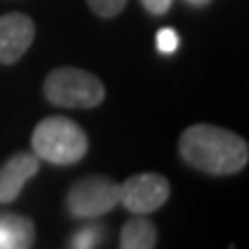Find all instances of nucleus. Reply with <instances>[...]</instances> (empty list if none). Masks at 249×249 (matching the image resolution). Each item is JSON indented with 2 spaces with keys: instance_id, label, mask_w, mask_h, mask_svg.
<instances>
[{
  "instance_id": "1",
  "label": "nucleus",
  "mask_w": 249,
  "mask_h": 249,
  "mask_svg": "<svg viewBox=\"0 0 249 249\" xmlns=\"http://www.w3.org/2000/svg\"><path fill=\"white\" fill-rule=\"evenodd\" d=\"M178 150L189 166L210 176L240 173L249 160V145L240 134L205 123L187 127L180 136Z\"/></svg>"
},
{
  "instance_id": "2",
  "label": "nucleus",
  "mask_w": 249,
  "mask_h": 249,
  "mask_svg": "<svg viewBox=\"0 0 249 249\" xmlns=\"http://www.w3.org/2000/svg\"><path fill=\"white\" fill-rule=\"evenodd\" d=\"M33 152L55 166H70L86 157L88 134L65 116L44 118L33 132Z\"/></svg>"
},
{
  "instance_id": "3",
  "label": "nucleus",
  "mask_w": 249,
  "mask_h": 249,
  "mask_svg": "<svg viewBox=\"0 0 249 249\" xmlns=\"http://www.w3.org/2000/svg\"><path fill=\"white\" fill-rule=\"evenodd\" d=\"M46 99L62 108H95L104 102V83L76 67H58L44 81Z\"/></svg>"
},
{
  "instance_id": "4",
  "label": "nucleus",
  "mask_w": 249,
  "mask_h": 249,
  "mask_svg": "<svg viewBox=\"0 0 249 249\" xmlns=\"http://www.w3.org/2000/svg\"><path fill=\"white\" fill-rule=\"evenodd\" d=\"M120 203V185L107 176H88L67 192V210L76 219H95Z\"/></svg>"
},
{
  "instance_id": "5",
  "label": "nucleus",
  "mask_w": 249,
  "mask_h": 249,
  "mask_svg": "<svg viewBox=\"0 0 249 249\" xmlns=\"http://www.w3.org/2000/svg\"><path fill=\"white\" fill-rule=\"evenodd\" d=\"M171 182L160 173H136L120 185V203L134 214H150L169 201Z\"/></svg>"
},
{
  "instance_id": "6",
  "label": "nucleus",
  "mask_w": 249,
  "mask_h": 249,
  "mask_svg": "<svg viewBox=\"0 0 249 249\" xmlns=\"http://www.w3.org/2000/svg\"><path fill=\"white\" fill-rule=\"evenodd\" d=\"M35 39V23L28 14L12 12L0 17V62L14 65L21 60Z\"/></svg>"
},
{
  "instance_id": "7",
  "label": "nucleus",
  "mask_w": 249,
  "mask_h": 249,
  "mask_svg": "<svg viewBox=\"0 0 249 249\" xmlns=\"http://www.w3.org/2000/svg\"><path fill=\"white\" fill-rule=\"evenodd\" d=\"M37 171H39V157L35 152L12 155L0 166V203H12Z\"/></svg>"
},
{
  "instance_id": "8",
  "label": "nucleus",
  "mask_w": 249,
  "mask_h": 249,
  "mask_svg": "<svg viewBox=\"0 0 249 249\" xmlns=\"http://www.w3.org/2000/svg\"><path fill=\"white\" fill-rule=\"evenodd\" d=\"M35 245V224L23 214L0 213V249H28Z\"/></svg>"
},
{
  "instance_id": "9",
  "label": "nucleus",
  "mask_w": 249,
  "mask_h": 249,
  "mask_svg": "<svg viewBox=\"0 0 249 249\" xmlns=\"http://www.w3.org/2000/svg\"><path fill=\"white\" fill-rule=\"evenodd\" d=\"M155 245H157V229L152 222L143 219L141 214L136 219H129L120 231L123 249H152Z\"/></svg>"
},
{
  "instance_id": "10",
  "label": "nucleus",
  "mask_w": 249,
  "mask_h": 249,
  "mask_svg": "<svg viewBox=\"0 0 249 249\" xmlns=\"http://www.w3.org/2000/svg\"><path fill=\"white\" fill-rule=\"evenodd\" d=\"M127 0H88V7L102 18H111L118 17L124 9Z\"/></svg>"
},
{
  "instance_id": "11",
  "label": "nucleus",
  "mask_w": 249,
  "mask_h": 249,
  "mask_svg": "<svg viewBox=\"0 0 249 249\" xmlns=\"http://www.w3.org/2000/svg\"><path fill=\"white\" fill-rule=\"evenodd\" d=\"M178 46H180V37L173 28H161L157 33V49L161 53H173Z\"/></svg>"
},
{
  "instance_id": "12",
  "label": "nucleus",
  "mask_w": 249,
  "mask_h": 249,
  "mask_svg": "<svg viewBox=\"0 0 249 249\" xmlns=\"http://www.w3.org/2000/svg\"><path fill=\"white\" fill-rule=\"evenodd\" d=\"M97 245H99V231L92 229V226L74 233V238H71V247H97Z\"/></svg>"
},
{
  "instance_id": "13",
  "label": "nucleus",
  "mask_w": 249,
  "mask_h": 249,
  "mask_svg": "<svg viewBox=\"0 0 249 249\" xmlns=\"http://www.w3.org/2000/svg\"><path fill=\"white\" fill-rule=\"evenodd\" d=\"M141 5L150 14H155V17H161V14H166L171 9V5H173V0H141Z\"/></svg>"
},
{
  "instance_id": "14",
  "label": "nucleus",
  "mask_w": 249,
  "mask_h": 249,
  "mask_svg": "<svg viewBox=\"0 0 249 249\" xmlns=\"http://www.w3.org/2000/svg\"><path fill=\"white\" fill-rule=\"evenodd\" d=\"M189 5H194V7H203V5H208L210 0H187Z\"/></svg>"
}]
</instances>
